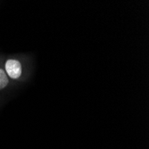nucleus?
<instances>
[{
	"label": "nucleus",
	"mask_w": 149,
	"mask_h": 149,
	"mask_svg": "<svg viewBox=\"0 0 149 149\" xmlns=\"http://www.w3.org/2000/svg\"><path fill=\"white\" fill-rule=\"evenodd\" d=\"M6 72L12 79H18L22 74V64L18 60L9 59L6 63Z\"/></svg>",
	"instance_id": "f257e3e1"
},
{
	"label": "nucleus",
	"mask_w": 149,
	"mask_h": 149,
	"mask_svg": "<svg viewBox=\"0 0 149 149\" xmlns=\"http://www.w3.org/2000/svg\"><path fill=\"white\" fill-rule=\"evenodd\" d=\"M8 82L9 81H8L7 74L2 69H0V89H3L4 88H6Z\"/></svg>",
	"instance_id": "f03ea898"
}]
</instances>
